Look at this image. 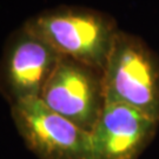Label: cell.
<instances>
[{
    "instance_id": "cell-1",
    "label": "cell",
    "mask_w": 159,
    "mask_h": 159,
    "mask_svg": "<svg viewBox=\"0 0 159 159\" xmlns=\"http://www.w3.org/2000/svg\"><path fill=\"white\" fill-rule=\"evenodd\" d=\"M26 29L51 46L61 57L102 72L118 29L100 12L60 7L29 19Z\"/></svg>"
},
{
    "instance_id": "cell-6",
    "label": "cell",
    "mask_w": 159,
    "mask_h": 159,
    "mask_svg": "<svg viewBox=\"0 0 159 159\" xmlns=\"http://www.w3.org/2000/svg\"><path fill=\"white\" fill-rule=\"evenodd\" d=\"M159 123L136 108L105 102L91 132L92 159H139L158 130Z\"/></svg>"
},
{
    "instance_id": "cell-4",
    "label": "cell",
    "mask_w": 159,
    "mask_h": 159,
    "mask_svg": "<svg viewBox=\"0 0 159 159\" xmlns=\"http://www.w3.org/2000/svg\"><path fill=\"white\" fill-rule=\"evenodd\" d=\"M102 73L61 57L39 98L46 106L91 134L105 105Z\"/></svg>"
},
{
    "instance_id": "cell-2",
    "label": "cell",
    "mask_w": 159,
    "mask_h": 159,
    "mask_svg": "<svg viewBox=\"0 0 159 159\" xmlns=\"http://www.w3.org/2000/svg\"><path fill=\"white\" fill-rule=\"evenodd\" d=\"M102 77L105 102L131 106L159 123V58L142 39L118 31Z\"/></svg>"
},
{
    "instance_id": "cell-3",
    "label": "cell",
    "mask_w": 159,
    "mask_h": 159,
    "mask_svg": "<svg viewBox=\"0 0 159 159\" xmlns=\"http://www.w3.org/2000/svg\"><path fill=\"white\" fill-rule=\"evenodd\" d=\"M26 148L39 159H92L91 134L32 98L11 106Z\"/></svg>"
},
{
    "instance_id": "cell-5",
    "label": "cell",
    "mask_w": 159,
    "mask_h": 159,
    "mask_svg": "<svg viewBox=\"0 0 159 159\" xmlns=\"http://www.w3.org/2000/svg\"><path fill=\"white\" fill-rule=\"evenodd\" d=\"M60 58L25 26L12 34L0 59V93L10 106L39 98Z\"/></svg>"
}]
</instances>
